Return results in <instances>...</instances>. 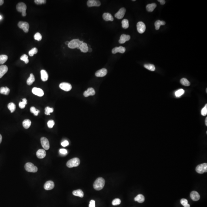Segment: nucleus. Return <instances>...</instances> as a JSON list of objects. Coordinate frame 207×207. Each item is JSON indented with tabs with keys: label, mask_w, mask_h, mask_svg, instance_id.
Masks as SVG:
<instances>
[{
	"label": "nucleus",
	"mask_w": 207,
	"mask_h": 207,
	"mask_svg": "<svg viewBox=\"0 0 207 207\" xmlns=\"http://www.w3.org/2000/svg\"><path fill=\"white\" fill-rule=\"evenodd\" d=\"M105 181L104 179L101 177H100L95 181L93 187L96 190H100L103 189L105 185Z\"/></svg>",
	"instance_id": "f257e3e1"
},
{
	"label": "nucleus",
	"mask_w": 207,
	"mask_h": 207,
	"mask_svg": "<svg viewBox=\"0 0 207 207\" xmlns=\"http://www.w3.org/2000/svg\"><path fill=\"white\" fill-rule=\"evenodd\" d=\"M84 43L83 41H80L79 39H73L69 41L68 47L69 48L71 49H74L77 48L78 49H80V47L81 44Z\"/></svg>",
	"instance_id": "f03ea898"
},
{
	"label": "nucleus",
	"mask_w": 207,
	"mask_h": 207,
	"mask_svg": "<svg viewBox=\"0 0 207 207\" xmlns=\"http://www.w3.org/2000/svg\"><path fill=\"white\" fill-rule=\"evenodd\" d=\"M80 163V161L78 158H74L69 160L67 163V165L68 168H71L74 167H78Z\"/></svg>",
	"instance_id": "7ed1b4c3"
},
{
	"label": "nucleus",
	"mask_w": 207,
	"mask_h": 207,
	"mask_svg": "<svg viewBox=\"0 0 207 207\" xmlns=\"http://www.w3.org/2000/svg\"><path fill=\"white\" fill-rule=\"evenodd\" d=\"M16 8L18 12L22 13V16L23 17L26 16L27 13L26 11L27 10V6L25 3L23 2H20L18 3L16 6Z\"/></svg>",
	"instance_id": "20e7f679"
},
{
	"label": "nucleus",
	"mask_w": 207,
	"mask_h": 207,
	"mask_svg": "<svg viewBox=\"0 0 207 207\" xmlns=\"http://www.w3.org/2000/svg\"><path fill=\"white\" fill-rule=\"evenodd\" d=\"M25 170L28 172L35 173L38 171L37 167L30 162H28L25 164Z\"/></svg>",
	"instance_id": "39448f33"
},
{
	"label": "nucleus",
	"mask_w": 207,
	"mask_h": 207,
	"mask_svg": "<svg viewBox=\"0 0 207 207\" xmlns=\"http://www.w3.org/2000/svg\"><path fill=\"white\" fill-rule=\"evenodd\" d=\"M196 170L198 173L202 174L207 172V163L200 164L196 167Z\"/></svg>",
	"instance_id": "423d86ee"
},
{
	"label": "nucleus",
	"mask_w": 207,
	"mask_h": 207,
	"mask_svg": "<svg viewBox=\"0 0 207 207\" xmlns=\"http://www.w3.org/2000/svg\"><path fill=\"white\" fill-rule=\"evenodd\" d=\"M19 28L22 29L25 33L28 32L29 29V25L27 22L20 21L18 24Z\"/></svg>",
	"instance_id": "0eeeda50"
},
{
	"label": "nucleus",
	"mask_w": 207,
	"mask_h": 207,
	"mask_svg": "<svg viewBox=\"0 0 207 207\" xmlns=\"http://www.w3.org/2000/svg\"><path fill=\"white\" fill-rule=\"evenodd\" d=\"M41 143L42 147L45 150H48L50 148L49 141L45 137H42L41 138Z\"/></svg>",
	"instance_id": "6e6552de"
},
{
	"label": "nucleus",
	"mask_w": 207,
	"mask_h": 207,
	"mask_svg": "<svg viewBox=\"0 0 207 207\" xmlns=\"http://www.w3.org/2000/svg\"><path fill=\"white\" fill-rule=\"evenodd\" d=\"M137 31L140 33H143L145 32L146 26L144 23L143 22H139L137 24Z\"/></svg>",
	"instance_id": "1a4fd4ad"
},
{
	"label": "nucleus",
	"mask_w": 207,
	"mask_h": 207,
	"mask_svg": "<svg viewBox=\"0 0 207 207\" xmlns=\"http://www.w3.org/2000/svg\"><path fill=\"white\" fill-rule=\"evenodd\" d=\"M59 87L61 88V89L64 90L65 91H70L72 89V86L71 84L67 83H61Z\"/></svg>",
	"instance_id": "9d476101"
},
{
	"label": "nucleus",
	"mask_w": 207,
	"mask_h": 207,
	"mask_svg": "<svg viewBox=\"0 0 207 207\" xmlns=\"http://www.w3.org/2000/svg\"><path fill=\"white\" fill-rule=\"evenodd\" d=\"M126 9L124 8H121L115 15V17L119 19H122L126 13Z\"/></svg>",
	"instance_id": "9b49d317"
},
{
	"label": "nucleus",
	"mask_w": 207,
	"mask_h": 207,
	"mask_svg": "<svg viewBox=\"0 0 207 207\" xmlns=\"http://www.w3.org/2000/svg\"><path fill=\"white\" fill-rule=\"evenodd\" d=\"M101 5L100 1L97 0H89L87 2V5L89 7L96 6L99 7Z\"/></svg>",
	"instance_id": "f8f14e48"
},
{
	"label": "nucleus",
	"mask_w": 207,
	"mask_h": 207,
	"mask_svg": "<svg viewBox=\"0 0 207 207\" xmlns=\"http://www.w3.org/2000/svg\"><path fill=\"white\" fill-rule=\"evenodd\" d=\"M32 92L34 94L39 97H42L44 95L43 90L40 88L33 87L32 89Z\"/></svg>",
	"instance_id": "ddd939ff"
},
{
	"label": "nucleus",
	"mask_w": 207,
	"mask_h": 207,
	"mask_svg": "<svg viewBox=\"0 0 207 207\" xmlns=\"http://www.w3.org/2000/svg\"><path fill=\"white\" fill-rule=\"evenodd\" d=\"M54 182L52 181H47L45 184L44 188L46 190H50L54 187Z\"/></svg>",
	"instance_id": "4468645a"
},
{
	"label": "nucleus",
	"mask_w": 207,
	"mask_h": 207,
	"mask_svg": "<svg viewBox=\"0 0 207 207\" xmlns=\"http://www.w3.org/2000/svg\"><path fill=\"white\" fill-rule=\"evenodd\" d=\"M107 73V71L106 68H102L96 71L95 73L96 76L98 77H102L105 76Z\"/></svg>",
	"instance_id": "2eb2a0df"
},
{
	"label": "nucleus",
	"mask_w": 207,
	"mask_h": 207,
	"mask_svg": "<svg viewBox=\"0 0 207 207\" xmlns=\"http://www.w3.org/2000/svg\"><path fill=\"white\" fill-rule=\"evenodd\" d=\"M95 91L94 89L92 87H89L88 88L87 90L84 91V96L85 97L89 96H94L95 94Z\"/></svg>",
	"instance_id": "dca6fc26"
},
{
	"label": "nucleus",
	"mask_w": 207,
	"mask_h": 207,
	"mask_svg": "<svg viewBox=\"0 0 207 207\" xmlns=\"http://www.w3.org/2000/svg\"><path fill=\"white\" fill-rule=\"evenodd\" d=\"M112 52V53L114 54L118 52L121 53H124L126 52V48L122 46H120L119 47H116L114 48Z\"/></svg>",
	"instance_id": "f3484780"
},
{
	"label": "nucleus",
	"mask_w": 207,
	"mask_h": 207,
	"mask_svg": "<svg viewBox=\"0 0 207 207\" xmlns=\"http://www.w3.org/2000/svg\"><path fill=\"white\" fill-rule=\"evenodd\" d=\"M130 39V36L129 35H127L126 34H122L120 37V39L119 40V43L120 44H123L126 41L129 40Z\"/></svg>",
	"instance_id": "a211bd4d"
},
{
	"label": "nucleus",
	"mask_w": 207,
	"mask_h": 207,
	"mask_svg": "<svg viewBox=\"0 0 207 207\" xmlns=\"http://www.w3.org/2000/svg\"><path fill=\"white\" fill-rule=\"evenodd\" d=\"M36 155L38 158L42 159L45 157L46 156V151L44 149H39L37 151Z\"/></svg>",
	"instance_id": "6ab92c4d"
},
{
	"label": "nucleus",
	"mask_w": 207,
	"mask_h": 207,
	"mask_svg": "<svg viewBox=\"0 0 207 207\" xmlns=\"http://www.w3.org/2000/svg\"><path fill=\"white\" fill-rule=\"evenodd\" d=\"M190 197L194 201H198L200 198V194L197 191H193L190 194Z\"/></svg>",
	"instance_id": "aec40b11"
},
{
	"label": "nucleus",
	"mask_w": 207,
	"mask_h": 207,
	"mask_svg": "<svg viewBox=\"0 0 207 207\" xmlns=\"http://www.w3.org/2000/svg\"><path fill=\"white\" fill-rule=\"evenodd\" d=\"M8 68L6 65H1L0 66V78L3 77L4 74L7 72Z\"/></svg>",
	"instance_id": "412c9836"
},
{
	"label": "nucleus",
	"mask_w": 207,
	"mask_h": 207,
	"mask_svg": "<svg viewBox=\"0 0 207 207\" xmlns=\"http://www.w3.org/2000/svg\"><path fill=\"white\" fill-rule=\"evenodd\" d=\"M102 17L104 20L106 21H113L114 20L113 16L112 15L111 13H104L102 15Z\"/></svg>",
	"instance_id": "4be33fe9"
},
{
	"label": "nucleus",
	"mask_w": 207,
	"mask_h": 207,
	"mask_svg": "<svg viewBox=\"0 0 207 207\" xmlns=\"http://www.w3.org/2000/svg\"><path fill=\"white\" fill-rule=\"evenodd\" d=\"M41 79L43 81H46L48 79V75L47 72L45 70H41Z\"/></svg>",
	"instance_id": "5701e85b"
},
{
	"label": "nucleus",
	"mask_w": 207,
	"mask_h": 207,
	"mask_svg": "<svg viewBox=\"0 0 207 207\" xmlns=\"http://www.w3.org/2000/svg\"><path fill=\"white\" fill-rule=\"evenodd\" d=\"M73 194L74 196H78L80 198H83L84 195L83 192L81 189H78L74 191L73 192Z\"/></svg>",
	"instance_id": "b1692460"
},
{
	"label": "nucleus",
	"mask_w": 207,
	"mask_h": 207,
	"mask_svg": "<svg viewBox=\"0 0 207 207\" xmlns=\"http://www.w3.org/2000/svg\"><path fill=\"white\" fill-rule=\"evenodd\" d=\"M157 7V5L155 3L148 4L147 6L146 9L147 11L149 12H152L154 11L155 8Z\"/></svg>",
	"instance_id": "393cba45"
},
{
	"label": "nucleus",
	"mask_w": 207,
	"mask_h": 207,
	"mask_svg": "<svg viewBox=\"0 0 207 207\" xmlns=\"http://www.w3.org/2000/svg\"><path fill=\"white\" fill-rule=\"evenodd\" d=\"M134 200L139 203H142L145 201L144 196L141 194H139L134 198Z\"/></svg>",
	"instance_id": "a878e982"
},
{
	"label": "nucleus",
	"mask_w": 207,
	"mask_h": 207,
	"mask_svg": "<svg viewBox=\"0 0 207 207\" xmlns=\"http://www.w3.org/2000/svg\"><path fill=\"white\" fill-rule=\"evenodd\" d=\"M10 89L7 87H2L0 88V93L2 94L8 95L10 93Z\"/></svg>",
	"instance_id": "bb28decb"
},
{
	"label": "nucleus",
	"mask_w": 207,
	"mask_h": 207,
	"mask_svg": "<svg viewBox=\"0 0 207 207\" xmlns=\"http://www.w3.org/2000/svg\"><path fill=\"white\" fill-rule=\"evenodd\" d=\"M88 48L87 44L84 42L80 47V49L82 52L86 53L88 52Z\"/></svg>",
	"instance_id": "cd10ccee"
},
{
	"label": "nucleus",
	"mask_w": 207,
	"mask_h": 207,
	"mask_svg": "<svg viewBox=\"0 0 207 207\" xmlns=\"http://www.w3.org/2000/svg\"><path fill=\"white\" fill-rule=\"evenodd\" d=\"M166 23L164 21H161L160 20H158L156 21L155 23V29L157 30H158L160 29L161 25H164Z\"/></svg>",
	"instance_id": "c85d7f7f"
},
{
	"label": "nucleus",
	"mask_w": 207,
	"mask_h": 207,
	"mask_svg": "<svg viewBox=\"0 0 207 207\" xmlns=\"http://www.w3.org/2000/svg\"><path fill=\"white\" fill-rule=\"evenodd\" d=\"M35 81V78L32 73L30 74V77L27 79V83L28 85H31Z\"/></svg>",
	"instance_id": "c756f323"
},
{
	"label": "nucleus",
	"mask_w": 207,
	"mask_h": 207,
	"mask_svg": "<svg viewBox=\"0 0 207 207\" xmlns=\"http://www.w3.org/2000/svg\"><path fill=\"white\" fill-rule=\"evenodd\" d=\"M22 124L25 128L28 129L31 126V121L29 119H25L23 122Z\"/></svg>",
	"instance_id": "7c9ffc66"
},
{
	"label": "nucleus",
	"mask_w": 207,
	"mask_h": 207,
	"mask_svg": "<svg viewBox=\"0 0 207 207\" xmlns=\"http://www.w3.org/2000/svg\"><path fill=\"white\" fill-rule=\"evenodd\" d=\"M7 107L11 113H13L16 109V106L15 104L13 102L9 103Z\"/></svg>",
	"instance_id": "2f4dec72"
},
{
	"label": "nucleus",
	"mask_w": 207,
	"mask_h": 207,
	"mask_svg": "<svg viewBox=\"0 0 207 207\" xmlns=\"http://www.w3.org/2000/svg\"><path fill=\"white\" fill-rule=\"evenodd\" d=\"M8 58V56L6 55H0V65L4 63L7 60Z\"/></svg>",
	"instance_id": "473e14b6"
},
{
	"label": "nucleus",
	"mask_w": 207,
	"mask_h": 207,
	"mask_svg": "<svg viewBox=\"0 0 207 207\" xmlns=\"http://www.w3.org/2000/svg\"><path fill=\"white\" fill-rule=\"evenodd\" d=\"M180 83L183 85L186 86H188L190 85V83L189 81L185 78H183L180 80Z\"/></svg>",
	"instance_id": "72a5a7b5"
},
{
	"label": "nucleus",
	"mask_w": 207,
	"mask_h": 207,
	"mask_svg": "<svg viewBox=\"0 0 207 207\" xmlns=\"http://www.w3.org/2000/svg\"><path fill=\"white\" fill-rule=\"evenodd\" d=\"M144 67H145V68L148 69L149 70L151 71H155V66L152 64H145L144 65Z\"/></svg>",
	"instance_id": "f704fd0d"
},
{
	"label": "nucleus",
	"mask_w": 207,
	"mask_h": 207,
	"mask_svg": "<svg viewBox=\"0 0 207 207\" xmlns=\"http://www.w3.org/2000/svg\"><path fill=\"white\" fill-rule=\"evenodd\" d=\"M27 101L26 99L24 98L22 99V101L20 102L19 104V107L21 109H24L25 107V106L27 104Z\"/></svg>",
	"instance_id": "c9c22d12"
},
{
	"label": "nucleus",
	"mask_w": 207,
	"mask_h": 207,
	"mask_svg": "<svg viewBox=\"0 0 207 207\" xmlns=\"http://www.w3.org/2000/svg\"><path fill=\"white\" fill-rule=\"evenodd\" d=\"M122 27L124 29H127L129 27V23L128 20L127 19H124L122 21Z\"/></svg>",
	"instance_id": "e433bc0d"
},
{
	"label": "nucleus",
	"mask_w": 207,
	"mask_h": 207,
	"mask_svg": "<svg viewBox=\"0 0 207 207\" xmlns=\"http://www.w3.org/2000/svg\"><path fill=\"white\" fill-rule=\"evenodd\" d=\"M185 90L182 89H179V90H177V91H176V92H175V96L177 97H179L183 95L185 93Z\"/></svg>",
	"instance_id": "4c0bfd02"
},
{
	"label": "nucleus",
	"mask_w": 207,
	"mask_h": 207,
	"mask_svg": "<svg viewBox=\"0 0 207 207\" xmlns=\"http://www.w3.org/2000/svg\"><path fill=\"white\" fill-rule=\"evenodd\" d=\"M54 109L53 108L50 107H47L45 109V114L47 115H50L51 113L53 112Z\"/></svg>",
	"instance_id": "58836bf2"
},
{
	"label": "nucleus",
	"mask_w": 207,
	"mask_h": 207,
	"mask_svg": "<svg viewBox=\"0 0 207 207\" xmlns=\"http://www.w3.org/2000/svg\"><path fill=\"white\" fill-rule=\"evenodd\" d=\"M30 112L31 113L33 114L35 116H37L40 113V111L39 110L36 109L35 107H32L30 108Z\"/></svg>",
	"instance_id": "ea45409f"
},
{
	"label": "nucleus",
	"mask_w": 207,
	"mask_h": 207,
	"mask_svg": "<svg viewBox=\"0 0 207 207\" xmlns=\"http://www.w3.org/2000/svg\"><path fill=\"white\" fill-rule=\"evenodd\" d=\"M38 52V49L36 48H33L31 49L30 51H29L28 54L30 56H33L34 54H37Z\"/></svg>",
	"instance_id": "a19ab883"
},
{
	"label": "nucleus",
	"mask_w": 207,
	"mask_h": 207,
	"mask_svg": "<svg viewBox=\"0 0 207 207\" xmlns=\"http://www.w3.org/2000/svg\"><path fill=\"white\" fill-rule=\"evenodd\" d=\"M21 60L23 61H24L25 64H27L29 62V60L28 59V56L27 55L25 54H24L21 56L20 57Z\"/></svg>",
	"instance_id": "79ce46f5"
},
{
	"label": "nucleus",
	"mask_w": 207,
	"mask_h": 207,
	"mask_svg": "<svg viewBox=\"0 0 207 207\" xmlns=\"http://www.w3.org/2000/svg\"><path fill=\"white\" fill-rule=\"evenodd\" d=\"M34 39L38 41H40L42 39V36L41 35V34L39 32H37L34 35Z\"/></svg>",
	"instance_id": "37998d69"
},
{
	"label": "nucleus",
	"mask_w": 207,
	"mask_h": 207,
	"mask_svg": "<svg viewBox=\"0 0 207 207\" xmlns=\"http://www.w3.org/2000/svg\"><path fill=\"white\" fill-rule=\"evenodd\" d=\"M120 203H121V200L118 198L114 199L112 202V204L114 206L118 205Z\"/></svg>",
	"instance_id": "c03bdc74"
},
{
	"label": "nucleus",
	"mask_w": 207,
	"mask_h": 207,
	"mask_svg": "<svg viewBox=\"0 0 207 207\" xmlns=\"http://www.w3.org/2000/svg\"><path fill=\"white\" fill-rule=\"evenodd\" d=\"M201 115L203 116H206L207 115V104H206L205 106H204L203 108H202L201 111Z\"/></svg>",
	"instance_id": "a18cd8bd"
},
{
	"label": "nucleus",
	"mask_w": 207,
	"mask_h": 207,
	"mask_svg": "<svg viewBox=\"0 0 207 207\" xmlns=\"http://www.w3.org/2000/svg\"><path fill=\"white\" fill-rule=\"evenodd\" d=\"M54 125V122L53 120H51L48 121L47 125L49 128H52Z\"/></svg>",
	"instance_id": "49530a36"
},
{
	"label": "nucleus",
	"mask_w": 207,
	"mask_h": 207,
	"mask_svg": "<svg viewBox=\"0 0 207 207\" xmlns=\"http://www.w3.org/2000/svg\"><path fill=\"white\" fill-rule=\"evenodd\" d=\"M180 202H181V204H182L183 206H184V207L188 204V201L187 199H181L180 200Z\"/></svg>",
	"instance_id": "de8ad7c7"
},
{
	"label": "nucleus",
	"mask_w": 207,
	"mask_h": 207,
	"mask_svg": "<svg viewBox=\"0 0 207 207\" xmlns=\"http://www.w3.org/2000/svg\"><path fill=\"white\" fill-rule=\"evenodd\" d=\"M35 2L37 5H39V4H45L46 3V0H35Z\"/></svg>",
	"instance_id": "09e8293b"
},
{
	"label": "nucleus",
	"mask_w": 207,
	"mask_h": 207,
	"mask_svg": "<svg viewBox=\"0 0 207 207\" xmlns=\"http://www.w3.org/2000/svg\"><path fill=\"white\" fill-rule=\"evenodd\" d=\"M60 154L63 155H67V150L65 149H61L60 150Z\"/></svg>",
	"instance_id": "8fccbe9b"
},
{
	"label": "nucleus",
	"mask_w": 207,
	"mask_h": 207,
	"mask_svg": "<svg viewBox=\"0 0 207 207\" xmlns=\"http://www.w3.org/2000/svg\"><path fill=\"white\" fill-rule=\"evenodd\" d=\"M89 207H95V201L94 200H91L89 202Z\"/></svg>",
	"instance_id": "3c124183"
},
{
	"label": "nucleus",
	"mask_w": 207,
	"mask_h": 207,
	"mask_svg": "<svg viewBox=\"0 0 207 207\" xmlns=\"http://www.w3.org/2000/svg\"><path fill=\"white\" fill-rule=\"evenodd\" d=\"M69 143V142L67 140H65L61 143V145L62 146L65 147L67 146V145H68Z\"/></svg>",
	"instance_id": "603ef678"
},
{
	"label": "nucleus",
	"mask_w": 207,
	"mask_h": 207,
	"mask_svg": "<svg viewBox=\"0 0 207 207\" xmlns=\"http://www.w3.org/2000/svg\"><path fill=\"white\" fill-rule=\"evenodd\" d=\"M158 1L160 2L161 5H164L165 3V1L164 0H158Z\"/></svg>",
	"instance_id": "864d4df0"
},
{
	"label": "nucleus",
	"mask_w": 207,
	"mask_h": 207,
	"mask_svg": "<svg viewBox=\"0 0 207 207\" xmlns=\"http://www.w3.org/2000/svg\"><path fill=\"white\" fill-rule=\"evenodd\" d=\"M4 3V1L3 0H0V6H2Z\"/></svg>",
	"instance_id": "5fc2aeb1"
},
{
	"label": "nucleus",
	"mask_w": 207,
	"mask_h": 207,
	"mask_svg": "<svg viewBox=\"0 0 207 207\" xmlns=\"http://www.w3.org/2000/svg\"><path fill=\"white\" fill-rule=\"evenodd\" d=\"M89 48V47H88ZM92 51V49H91V48H88V52H91Z\"/></svg>",
	"instance_id": "6e6d98bb"
},
{
	"label": "nucleus",
	"mask_w": 207,
	"mask_h": 207,
	"mask_svg": "<svg viewBox=\"0 0 207 207\" xmlns=\"http://www.w3.org/2000/svg\"><path fill=\"white\" fill-rule=\"evenodd\" d=\"M2 141V136L0 134V144L1 143Z\"/></svg>",
	"instance_id": "4d7b16f0"
},
{
	"label": "nucleus",
	"mask_w": 207,
	"mask_h": 207,
	"mask_svg": "<svg viewBox=\"0 0 207 207\" xmlns=\"http://www.w3.org/2000/svg\"><path fill=\"white\" fill-rule=\"evenodd\" d=\"M69 41H66V42H65V44H66V45H68V44H69Z\"/></svg>",
	"instance_id": "13d9d810"
},
{
	"label": "nucleus",
	"mask_w": 207,
	"mask_h": 207,
	"mask_svg": "<svg viewBox=\"0 0 207 207\" xmlns=\"http://www.w3.org/2000/svg\"><path fill=\"white\" fill-rule=\"evenodd\" d=\"M205 124H206V126H207V117H206V119Z\"/></svg>",
	"instance_id": "bf43d9fd"
},
{
	"label": "nucleus",
	"mask_w": 207,
	"mask_h": 207,
	"mask_svg": "<svg viewBox=\"0 0 207 207\" xmlns=\"http://www.w3.org/2000/svg\"><path fill=\"white\" fill-rule=\"evenodd\" d=\"M2 19V17L1 16V15H0V20H1V19Z\"/></svg>",
	"instance_id": "052dcab7"
},
{
	"label": "nucleus",
	"mask_w": 207,
	"mask_h": 207,
	"mask_svg": "<svg viewBox=\"0 0 207 207\" xmlns=\"http://www.w3.org/2000/svg\"><path fill=\"white\" fill-rule=\"evenodd\" d=\"M132 1H135V0H132Z\"/></svg>",
	"instance_id": "680f3d73"
},
{
	"label": "nucleus",
	"mask_w": 207,
	"mask_h": 207,
	"mask_svg": "<svg viewBox=\"0 0 207 207\" xmlns=\"http://www.w3.org/2000/svg\"><path fill=\"white\" fill-rule=\"evenodd\" d=\"M206 93H207V89H206Z\"/></svg>",
	"instance_id": "e2e57ef3"
}]
</instances>
